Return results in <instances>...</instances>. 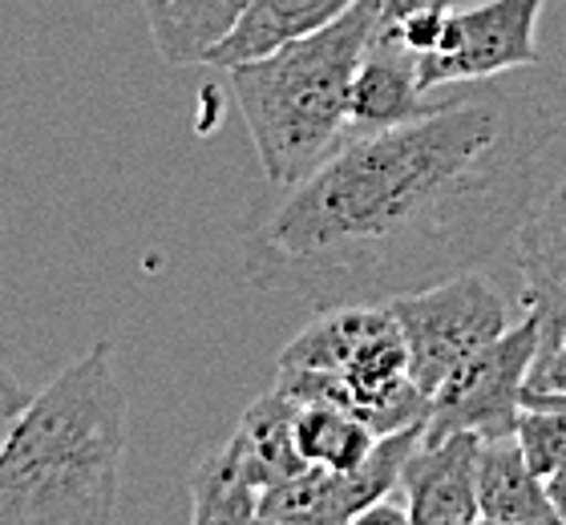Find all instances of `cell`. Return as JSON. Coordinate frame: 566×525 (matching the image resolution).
<instances>
[{
	"label": "cell",
	"mask_w": 566,
	"mask_h": 525,
	"mask_svg": "<svg viewBox=\"0 0 566 525\" xmlns=\"http://www.w3.org/2000/svg\"><path fill=\"white\" fill-rule=\"evenodd\" d=\"M558 114L494 82L453 85L397 126L353 134L239 222L255 292L316 312L389 304L473 271L518 239Z\"/></svg>",
	"instance_id": "cell-1"
},
{
	"label": "cell",
	"mask_w": 566,
	"mask_h": 525,
	"mask_svg": "<svg viewBox=\"0 0 566 525\" xmlns=\"http://www.w3.org/2000/svg\"><path fill=\"white\" fill-rule=\"evenodd\" d=\"M130 400L109 344L41 388L0 444V525H114Z\"/></svg>",
	"instance_id": "cell-2"
},
{
	"label": "cell",
	"mask_w": 566,
	"mask_h": 525,
	"mask_svg": "<svg viewBox=\"0 0 566 525\" xmlns=\"http://www.w3.org/2000/svg\"><path fill=\"white\" fill-rule=\"evenodd\" d=\"M377 24L380 0H356L319 33L231 70L268 187L304 182L353 138V82Z\"/></svg>",
	"instance_id": "cell-3"
},
{
	"label": "cell",
	"mask_w": 566,
	"mask_h": 525,
	"mask_svg": "<svg viewBox=\"0 0 566 525\" xmlns=\"http://www.w3.org/2000/svg\"><path fill=\"white\" fill-rule=\"evenodd\" d=\"M275 388L295 405H336L377 437L424 424L429 397L409 376V344L389 304L324 307L275 360Z\"/></svg>",
	"instance_id": "cell-4"
},
{
	"label": "cell",
	"mask_w": 566,
	"mask_h": 525,
	"mask_svg": "<svg viewBox=\"0 0 566 525\" xmlns=\"http://www.w3.org/2000/svg\"><path fill=\"white\" fill-rule=\"evenodd\" d=\"M538 351H543V319L526 312L494 344L473 351L470 360L441 380V388L429 397L421 441H446L453 432H478L482 441L514 437Z\"/></svg>",
	"instance_id": "cell-5"
},
{
	"label": "cell",
	"mask_w": 566,
	"mask_h": 525,
	"mask_svg": "<svg viewBox=\"0 0 566 525\" xmlns=\"http://www.w3.org/2000/svg\"><path fill=\"white\" fill-rule=\"evenodd\" d=\"M389 312L405 332L409 376L424 397H433L458 364H465L485 344H494L510 327L506 300L478 271H461L424 292L397 295L389 300Z\"/></svg>",
	"instance_id": "cell-6"
},
{
	"label": "cell",
	"mask_w": 566,
	"mask_h": 525,
	"mask_svg": "<svg viewBox=\"0 0 566 525\" xmlns=\"http://www.w3.org/2000/svg\"><path fill=\"white\" fill-rule=\"evenodd\" d=\"M543 9L546 0H482L473 9H453L441 49L417 57L424 94L538 65L534 33Z\"/></svg>",
	"instance_id": "cell-7"
},
{
	"label": "cell",
	"mask_w": 566,
	"mask_h": 525,
	"mask_svg": "<svg viewBox=\"0 0 566 525\" xmlns=\"http://www.w3.org/2000/svg\"><path fill=\"white\" fill-rule=\"evenodd\" d=\"M478 432L421 441L401 469V502L413 525H465L482 517L478 505Z\"/></svg>",
	"instance_id": "cell-8"
},
{
	"label": "cell",
	"mask_w": 566,
	"mask_h": 525,
	"mask_svg": "<svg viewBox=\"0 0 566 525\" xmlns=\"http://www.w3.org/2000/svg\"><path fill=\"white\" fill-rule=\"evenodd\" d=\"M424 105L429 94L421 85L417 53H409L401 36L380 21L353 82V134H373V129L409 122Z\"/></svg>",
	"instance_id": "cell-9"
},
{
	"label": "cell",
	"mask_w": 566,
	"mask_h": 525,
	"mask_svg": "<svg viewBox=\"0 0 566 525\" xmlns=\"http://www.w3.org/2000/svg\"><path fill=\"white\" fill-rule=\"evenodd\" d=\"M522 304L543 319V348L566 332V182L518 231Z\"/></svg>",
	"instance_id": "cell-10"
},
{
	"label": "cell",
	"mask_w": 566,
	"mask_h": 525,
	"mask_svg": "<svg viewBox=\"0 0 566 525\" xmlns=\"http://www.w3.org/2000/svg\"><path fill=\"white\" fill-rule=\"evenodd\" d=\"M223 456L239 477L260 493L304 473L307 461L295 449V400L283 397L280 388L251 400L239 417L235 432L227 437Z\"/></svg>",
	"instance_id": "cell-11"
},
{
	"label": "cell",
	"mask_w": 566,
	"mask_h": 525,
	"mask_svg": "<svg viewBox=\"0 0 566 525\" xmlns=\"http://www.w3.org/2000/svg\"><path fill=\"white\" fill-rule=\"evenodd\" d=\"M353 4L356 0H251V9L243 12L235 33L214 49L207 65L231 73L235 65L260 61L268 53H275V49L300 41V36L319 33L324 24H332Z\"/></svg>",
	"instance_id": "cell-12"
},
{
	"label": "cell",
	"mask_w": 566,
	"mask_h": 525,
	"mask_svg": "<svg viewBox=\"0 0 566 525\" xmlns=\"http://www.w3.org/2000/svg\"><path fill=\"white\" fill-rule=\"evenodd\" d=\"M478 505H482L485 522L558 525L546 481L526 465L518 437L482 441V453H478Z\"/></svg>",
	"instance_id": "cell-13"
},
{
	"label": "cell",
	"mask_w": 566,
	"mask_h": 525,
	"mask_svg": "<svg viewBox=\"0 0 566 525\" xmlns=\"http://www.w3.org/2000/svg\"><path fill=\"white\" fill-rule=\"evenodd\" d=\"M154 49L166 65H207L235 33L251 0H142Z\"/></svg>",
	"instance_id": "cell-14"
},
{
	"label": "cell",
	"mask_w": 566,
	"mask_h": 525,
	"mask_svg": "<svg viewBox=\"0 0 566 525\" xmlns=\"http://www.w3.org/2000/svg\"><path fill=\"white\" fill-rule=\"evenodd\" d=\"M377 432L336 405H295V449L307 465L353 473L377 449Z\"/></svg>",
	"instance_id": "cell-15"
},
{
	"label": "cell",
	"mask_w": 566,
	"mask_h": 525,
	"mask_svg": "<svg viewBox=\"0 0 566 525\" xmlns=\"http://www.w3.org/2000/svg\"><path fill=\"white\" fill-rule=\"evenodd\" d=\"M260 497L263 493L231 469L223 449H214L190 477V525H255Z\"/></svg>",
	"instance_id": "cell-16"
},
{
	"label": "cell",
	"mask_w": 566,
	"mask_h": 525,
	"mask_svg": "<svg viewBox=\"0 0 566 525\" xmlns=\"http://www.w3.org/2000/svg\"><path fill=\"white\" fill-rule=\"evenodd\" d=\"M518 444L526 465L538 477H555L558 469H566V412L555 409H522L518 417Z\"/></svg>",
	"instance_id": "cell-17"
},
{
	"label": "cell",
	"mask_w": 566,
	"mask_h": 525,
	"mask_svg": "<svg viewBox=\"0 0 566 525\" xmlns=\"http://www.w3.org/2000/svg\"><path fill=\"white\" fill-rule=\"evenodd\" d=\"M29 392H24V385L17 380V376L0 364V444L9 441V432H12V424L21 420V412L29 409Z\"/></svg>",
	"instance_id": "cell-18"
},
{
	"label": "cell",
	"mask_w": 566,
	"mask_h": 525,
	"mask_svg": "<svg viewBox=\"0 0 566 525\" xmlns=\"http://www.w3.org/2000/svg\"><path fill=\"white\" fill-rule=\"evenodd\" d=\"M348 525H413V517H409L405 502H397V493H392V497H380L368 510H360Z\"/></svg>",
	"instance_id": "cell-19"
},
{
	"label": "cell",
	"mask_w": 566,
	"mask_h": 525,
	"mask_svg": "<svg viewBox=\"0 0 566 525\" xmlns=\"http://www.w3.org/2000/svg\"><path fill=\"white\" fill-rule=\"evenodd\" d=\"M458 0H380V21H405L413 12H429V9H453Z\"/></svg>",
	"instance_id": "cell-20"
},
{
	"label": "cell",
	"mask_w": 566,
	"mask_h": 525,
	"mask_svg": "<svg viewBox=\"0 0 566 525\" xmlns=\"http://www.w3.org/2000/svg\"><path fill=\"white\" fill-rule=\"evenodd\" d=\"M522 409H555V412H566V392H551V388H531V385H526Z\"/></svg>",
	"instance_id": "cell-21"
},
{
	"label": "cell",
	"mask_w": 566,
	"mask_h": 525,
	"mask_svg": "<svg viewBox=\"0 0 566 525\" xmlns=\"http://www.w3.org/2000/svg\"><path fill=\"white\" fill-rule=\"evenodd\" d=\"M546 493H551V505H555L558 525H566V469H558L555 477H546Z\"/></svg>",
	"instance_id": "cell-22"
},
{
	"label": "cell",
	"mask_w": 566,
	"mask_h": 525,
	"mask_svg": "<svg viewBox=\"0 0 566 525\" xmlns=\"http://www.w3.org/2000/svg\"><path fill=\"white\" fill-rule=\"evenodd\" d=\"M255 525H287V522H275V517H263L260 514V517H255Z\"/></svg>",
	"instance_id": "cell-23"
},
{
	"label": "cell",
	"mask_w": 566,
	"mask_h": 525,
	"mask_svg": "<svg viewBox=\"0 0 566 525\" xmlns=\"http://www.w3.org/2000/svg\"><path fill=\"white\" fill-rule=\"evenodd\" d=\"M465 525H485V517H478V522H465Z\"/></svg>",
	"instance_id": "cell-24"
},
{
	"label": "cell",
	"mask_w": 566,
	"mask_h": 525,
	"mask_svg": "<svg viewBox=\"0 0 566 525\" xmlns=\"http://www.w3.org/2000/svg\"><path fill=\"white\" fill-rule=\"evenodd\" d=\"M485 525H502V522H485Z\"/></svg>",
	"instance_id": "cell-25"
}]
</instances>
